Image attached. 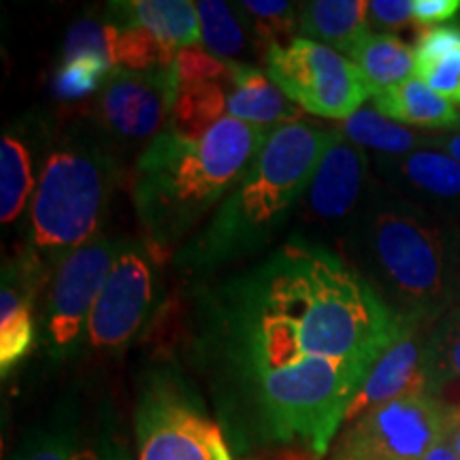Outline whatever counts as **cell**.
<instances>
[{"mask_svg": "<svg viewBox=\"0 0 460 460\" xmlns=\"http://www.w3.org/2000/svg\"><path fill=\"white\" fill-rule=\"evenodd\" d=\"M194 315L197 348L250 390L261 433L318 460L377 360L418 326L301 234L205 288Z\"/></svg>", "mask_w": 460, "mask_h": 460, "instance_id": "6da1fadb", "label": "cell"}, {"mask_svg": "<svg viewBox=\"0 0 460 460\" xmlns=\"http://www.w3.org/2000/svg\"><path fill=\"white\" fill-rule=\"evenodd\" d=\"M271 130L224 115L200 139L169 126L141 149L132 203L146 239L160 250L188 243L241 181Z\"/></svg>", "mask_w": 460, "mask_h": 460, "instance_id": "7a4b0ae2", "label": "cell"}, {"mask_svg": "<svg viewBox=\"0 0 460 460\" xmlns=\"http://www.w3.org/2000/svg\"><path fill=\"white\" fill-rule=\"evenodd\" d=\"M335 137L337 128L307 122L273 128L241 181L205 226L177 250L172 264L186 273L209 275L261 254L296 214Z\"/></svg>", "mask_w": 460, "mask_h": 460, "instance_id": "3957f363", "label": "cell"}, {"mask_svg": "<svg viewBox=\"0 0 460 460\" xmlns=\"http://www.w3.org/2000/svg\"><path fill=\"white\" fill-rule=\"evenodd\" d=\"M454 228L373 186L339 241L343 258L407 324L435 326L456 301Z\"/></svg>", "mask_w": 460, "mask_h": 460, "instance_id": "277c9868", "label": "cell"}, {"mask_svg": "<svg viewBox=\"0 0 460 460\" xmlns=\"http://www.w3.org/2000/svg\"><path fill=\"white\" fill-rule=\"evenodd\" d=\"M113 154L94 126L62 132L49 147L31 203L26 247L51 275L101 234L118 181Z\"/></svg>", "mask_w": 460, "mask_h": 460, "instance_id": "5b68a950", "label": "cell"}, {"mask_svg": "<svg viewBox=\"0 0 460 460\" xmlns=\"http://www.w3.org/2000/svg\"><path fill=\"white\" fill-rule=\"evenodd\" d=\"M267 75L295 105L318 118L343 122L371 99L352 60L305 37L269 48Z\"/></svg>", "mask_w": 460, "mask_h": 460, "instance_id": "8992f818", "label": "cell"}, {"mask_svg": "<svg viewBox=\"0 0 460 460\" xmlns=\"http://www.w3.org/2000/svg\"><path fill=\"white\" fill-rule=\"evenodd\" d=\"M160 247L149 239H119L111 269L88 324V348L122 352L152 318L163 296Z\"/></svg>", "mask_w": 460, "mask_h": 460, "instance_id": "52a82bcc", "label": "cell"}, {"mask_svg": "<svg viewBox=\"0 0 460 460\" xmlns=\"http://www.w3.org/2000/svg\"><path fill=\"white\" fill-rule=\"evenodd\" d=\"M450 422V411L430 393L405 396L348 424L331 460H422Z\"/></svg>", "mask_w": 460, "mask_h": 460, "instance_id": "ba28073f", "label": "cell"}, {"mask_svg": "<svg viewBox=\"0 0 460 460\" xmlns=\"http://www.w3.org/2000/svg\"><path fill=\"white\" fill-rule=\"evenodd\" d=\"M180 77L177 66L149 71L115 68L94 107V128L113 149L149 146L171 122Z\"/></svg>", "mask_w": 460, "mask_h": 460, "instance_id": "9c48e42d", "label": "cell"}, {"mask_svg": "<svg viewBox=\"0 0 460 460\" xmlns=\"http://www.w3.org/2000/svg\"><path fill=\"white\" fill-rule=\"evenodd\" d=\"M119 239L99 234L58 264L43 309V341L56 358H66L88 345L92 309L118 252Z\"/></svg>", "mask_w": 460, "mask_h": 460, "instance_id": "30bf717a", "label": "cell"}, {"mask_svg": "<svg viewBox=\"0 0 460 460\" xmlns=\"http://www.w3.org/2000/svg\"><path fill=\"white\" fill-rule=\"evenodd\" d=\"M139 460H233L222 429L177 384H149L137 413Z\"/></svg>", "mask_w": 460, "mask_h": 460, "instance_id": "8fae6325", "label": "cell"}, {"mask_svg": "<svg viewBox=\"0 0 460 460\" xmlns=\"http://www.w3.org/2000/svg\"><path fill=\"white\" fill-rule=\"evenodd\" d=\"M371 186L367 152L345 139L337 128L335 141L322 156L318 171L298 203L296 216L303 233L295 234L315 243H322V237H337L339 243L369 199Z\"/></svg>", "mask_w": 460, "mask_h": 460, "instance_id": "7c38bea8", "label": "cell"}, {"mask_svg": "<svg viewBox=\"0 0 460 460\" xmlns=\"http://www.w3.org/2000/svg\"><path fill=\"white\" fill-rule=\"evenodd\" d=\"M373 166L394 197L439 220L460 216V164L447 154L424 147L401 158L377 156Z\"/></svg>", "mask_w": 460, "mask_h": 460, "instance_id": "4fadbf2b", "label": "cell"}, {"mask_svg": "<svg viewBox=\"0 0 460 460\" xmlns=\"http://www.w3.org/2000/svg\"><path fill=\"white\" fill-rule=\"evenodd\" d=\"M433 326H411L410 331L388 349L373 367L358 394L345 413L343 424L356 422L377 407L405 399V396L424 394L430 388L429 377V343Z\"/></svg>", "mask_w": 460, "mask_h": 460, "instance_id": "5bb4252c", "label": "cell"}, {"mask_svg": "<svg viewBox=\"0 0 460 460\" xmlns=\"http://www.w3.org/2000/svg\"><path fill=\"white\" fill-rule=\"evenodd\" d=\"M51 273L28 247L3 264L0 286V369L3 377L32 349L34 303Z\"/></svg>", "mask_w": 460, "mask_h": 460, "instance_id": "9a60e30c", "label": "cell"}, {"mask_svg": "<svg viewBox=\"0 0 460 460\" xmlns=\"http://www.w3.org/2000/svg\"><path fill=\"white\" fill-rule=\"evenodd\" d=\"M105 20L115 26L146 28L175 56L200 43L199 9L188 0H122L107 4Z\"/></svg>", "mask_w": 460, "mask_h": 460, "instance_id": "2e32d148", "label": "cell"}, {"mask_svg": "<svg viewBox=\"0 0 460 460\" xmlns=\"http://www.w3.org/2000/svg\"><path fill=\"white\" fill-rule=\"evenodd\" d=\"M226 111L239 122L273 130L278 126L298 122L301 107L295 105L269 75L245 62H226Z\"/></svg>", "mask_w": 460, "mask_h": 460, "instance_id": "e0dca14e", "label": "cell"}, {"mask_svg": "<svg viewBox=\"0 0 460 460\" xmlns=\"http://www.w3.org/2000/svg\"><path fill=\"white\" fill-rule=\"evenodd\" d=\"M369 3L365 0H312L301 4L298 32L339 54L352 56L369 34Z\"/></svg>", "mask_w": 460, "mask_h": 460, "instance_id": "ac0fdd59", "label": "cell"}, {"mask_svg": "<svg viewBox=\"0 0 460 460\" xmlns=\"http://www.w3.org/2000/svg\"><path fill=\"white\" fill-rule=\"evenodd\" d=\"M31 128L4 130L0 141V220L13 224L32 203L37 190V158Z\"/></svg>", "mask_w": 460, "mask_h": 460, "instance_id": "d6986e66", "label": "cell"}, {"mask_svg": "<svg viewBox=\"0 0 460 460\" xmlns=\"http://www.w3.org/2000/svg\"><path fill=\"white\" fill-rule=\"evenodd\" d=\"M413 77L460 105V22L427 28L413 48Z\"/></svg>", "mask_w": 460, "mask_h": 460, "instance_id": "ffe728a7", "label": "cell"}, {"mask_svg": "<svg viewBox=\"0 0 460 460\" xmlns=\"http://www.w3.org/2000/svg\"><path fill=\"white\" fill-rule=\"evenodd\" d=\"M371 101L384 118L407 126L447 130V126L460 122L456 107L418 77H410L393 88L376 92Z\"/></svg>", "mask_w": 460, "mask_h": 460, "instance_id": "44dd1931", "label": "cell"}, {"mask_svg": "<svg viewBox=\"0 0 460 460\" xmlns=\"http://www.w3.org/2000/svg\"><path fill=\"white\" fill-rule=\"evenodd\" d=\"M349 58L369 85L371 96L407 82L416 66L413 49L407 48L396 34L369 32Z\"/></svg>", "mask_w": 460, "mask_h": 460, "instance_id": "7402d4cb", "label": "cell"}, {"mask_svg": "<svg viewBox=\"0 0 460 460\" xmlns=\"http://www.w3.org/2000/svg\"><path fill=\"white\" fill-rule=\"evenodd\" d=\"M349 139L362 149H373L377 156L401 158L407 154L430 146V137H422L418 132L384 118L376 107H362L348 119L337 126Z\"/></svg>", "mask_w": 460, "mask_h": 460, "instance_id": "603a6c76", "label": "cell"}, {"mask_svg": "<svg viewBox=\"0 0 460 460\" xmlns=\"http://www.w3.org/2000/svg\"><path fill=\"white\" fill-rule=\"evenodd\" d=\"M429 377V393L447 410L454 393H460V301H454L430 331Z\"/></svg>", "mask_w": 460, "mask_h": 460, "instance_id": "cb8c5ba5", "label": "cell"}, {"mask_svg": "<svg viewBox=\"0 0 460 460\" xmlns=\"http://www.w3.org/2000/svg\"><path fill=\"white\" fill-rule=\"evenodd\" d=\"M200 17V45L211 56L222 62H250V28L243 17L234 9V4L220 3V0H200L197 3Z\"/></svg>", "mask_w": 460, "mask_h": 460, "instance_id": "d4e9b609", "label": "cell"}, {"mask_svg": "<svg viewBox=\"0 0 460 460\" xmlns=\"http://www.w3.org/2000/svg\"><path fill=\"white\" fill-rule=\"evenodd\" d=\"M226 82H180L169 128L200 139L224 118Z\"/></svg>", "mask_w": 460, "mask_h": 460, "instance_id": "484cf974", "label": "cell"}, {"mask_svg": "<svg viewBox=\"0 0 460 460\" xmlns=\"http://www.w3.org/2000/svg\"><path fill=\"white\" fill-rule=\"evenodd\" d=\"M245 26L254 34L258 43H267V51L273 45H281V39L292 41V31L298 28L301 4L281 3V0H243L234 4Z\"/></svg>", "mask_w": 460, "mask_h": 460, "instance_id": "4316f807", "label": "cell"}, {"mask_svg": "<svg viewBox=\"0 0 460 460\" xmlns=\"http://www.w3.org/2000/svg\"><path fill=\"white\" fill-rule=\"evenodd\" d=\"M115 71L113 65H109L99 58H75V60H65L58 68L56 75V94L60 99L75 101L84 96L101 92L102 84Z\"/></svg>", "mask_w": 460, "mask_h": 460, "instance_id": "83f0119b", "label": "cell"}, {"mask_svg": "<svg viewBox=\"0 0 460 460\" xmlns=\"http://www.w3.org/2000/svg\"><path fill=\"white\" fill-rule=\"evenodd\" d=\"M113 31L105 20H82L66 34L62 62L75 58H99L113 65ZM115 66V65H113Z\"/></svg>", "mask_w": 460, "mask_h": 460, "instance_id": "f1b7e54d", "label": "cell"}, {"mask_svg": "<svg viewBox=\"0 0 460 460\" xmlns=\"http://www.w3.org/2000/svg\"><path fill=\"white\" fill-rule=\"evenodd\" d=\"M175 66L180 82H228L230 77L226 62L200 48L183 49L177 56Z\"/></svg>", "mask_w": 460, "mask_h": 460, "instance_id": "f546056e", "label": "cell"}, {"mask_svg": "<svg viewBox=\"0 0 460 460\" xmlns=\"http://www.w3.org/2000/svg\"><path fill=\"white\" fill-rule=\"evenodd\" d=\"M367 17H369V31L377 34H394L410 24H416L410 0H371Z\"/></svg>", "mask_w": 460, "mask_h": 460, "instance_id": "4dcf8cb0", "label": "cell"}, {"mask_svg": "<svg viewBox=\"0 0 460 460\" xmlns=\"http://www.w3.org/2000/svg\"><path fill=\"white\" fill-rule=\"evenodd\" d=\"M75 456H77V444L71 435L43 433L32 437L13 460H75Z\"/></svg>", "mask_w": 460, "mask_h": 460, "instance_id": "1f68e13d", "label": "cell"}, {"mask_svg": "<svg viewBox=\"0 0 460 460\" xmlns=\"http://www.w3.org/2000/svg\"><path fill=\"white\" fill-rule=\"evenodd\" d=\"M416 26L435 28L460 13V0H411Z\"/></svg>", "mask_w": 460, "mask_h": 460, "instance_id": "d6a6232c", "label": "cell"}, {"mask_svg": "<svg viewBox=\"0 0 460 460\" xmlns=\"http://www.w3.org/2000/svg\"><path fill=\"white\" fill-rule=\"evenodd\" d=\"M430 146H433V149L447 154V156L460 164V128H447L441 135L430 137Z\"/></svg>", "mask_w": 460, "mask_h": 460, "instance_id": "836d02e7", "label": "cell"}, {"mask_svg": "<svg viewBox=\"0 0 460 460\" xmlns=\"http://www.w3.org/2000/svg\"><path fill=\"white\" fill-rule=\"evenodd\" d=\"M422 460H460V458H458V454L454 452V447L450 441H447V435H446L439 444H435L433 447H430V450L427 452V456H424Z\"/></svg>", "mask_w": 460, "mask_h": 460, "instance_id": "e575fe53", "label": "cell"}, {"mask_svg": "<svg viewBox=\"0 0 460 460\" xmlns=\"http://www.w3.org/2000/svg\"><path fill=\"white\" fill-rule=\"evenodd\" d=\"M452 264H454V292H456V301H460V230L454 233Z\"/></svg>", "mask_w": 460, "mask_h": 460, "instance_id": "d590c367", "label": "cell"}, {"mask_svg": "<svg viewBox=\"0 0 460 460\" xmlns=\"http://www.w3.org/2000/svg\"><path fill=\"white\" fill-rule=\"evenodd\" d=\"M450 418L452 422H450V430H447V441H450L454 452H456L460 458V411L450 413Z\"/></svg>", "mask_w": 460, "mask_h": 460, "instance_id": "8d00e7d4", "label": "cell"}]
</instances>
